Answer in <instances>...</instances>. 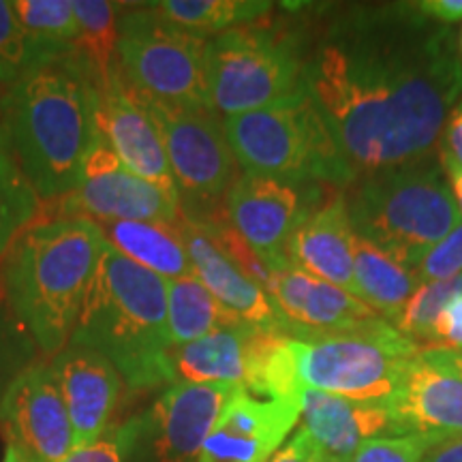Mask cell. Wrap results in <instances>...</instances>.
Returning <instances> with one entry per match:
<instances>
[{
    "label": "cell",
    "mask_w": 462,
    "mask_h": 462,
    "mask_svg": "<svg viewBox=\"0 0 462 462\" xmlns=\"http://www.w3.org/2000/svg\"><path fill=\"white\" fill-rule=\"evenodd\" d=\"M304 84L357 178L426 161L462 97V62L418 9L360 11L328 28Z\"/></svg>",
    "instance_id": "1"
},
{
    "label": "cell",
    "mask_w": 462,
    "mask_h": 462,
    "mask_svg": "<svg viewBox=\"0 0 462 462\" xmlns=\"http://www.w3.org/2000/svg\"><path fill=\"white\" fill-rule=\"evenodd\" d=\"M97 109L99 88L73 50L26 69L5 90L3 125L42 201L65 198L82 182L99 135Z\"/></svg>",
    "instance_id": "2"
},
{
    "label": "cell",
    "mask_w": 462,
    "mask_h": 462,
    "mask_svg": "<svg viewBox=\"0 0 462 462\" xmlns=\"http://www.w3.org/2000/svg\"><path fill=\"white\" fill-rule=\"evenodd\" d=\"M103 246L97 223L48 218L22 231L0 262L11 313L43 354L69 345Z\"/></svg>",
    "instance_id": "3"
},
{
    "label": "cell",
    "mask_w": 462,
    "mask_h": 462,
    "mask_svg": "<svg viewBox=\"0 0 462 462\" xmlns=\"http://www.w3.org/2000/svg\"><path fill=\"white\" fill-rule=\"evenodd\" d=\"M69 345L99 351L133 390L173 385L167 281L106 242Z\"/></svg>",
    "instance_id": "4"
},
{
    "label": "cell",
    "mask_w": 462,
    "mask_h": 462,
    "mask_svg": "<svg viewBox=\"0 0 462 462\" xmlns=\"http://www.w3.org/2000/svg\"><path fill=\"white\" fill-rule=\"evenodd\" d=\"M345 201L356 234L411 270L462 221L430 161L362 176Z\"/></svg>",
    "instance_id": "5"
},
{
    "label": "cell",
    "mask_w": 462,
    "mask_h": 462,
    "mask_svg": "<svg viewBox=\"0 0 462 462\" xmlns=\"http://www.w3.org/2000/svg\"><path fill=\"white\" fill-rule=\"evenodd\" d=\"M240 170L291 182H356L309 92L279 106L223 120Z\"/></svg>",
    "instance_id": "6"
},
{
    "label": "cell",
    "mask_w": 462,
    "mask_h": 462,
    "mask_svg": "<svg viewBox=\"0 0 462 462\" xmlns=\"http://www.w3.org/2000/svg\"><path fill=\"white\" fill-rule=\"evenodd\" d=\"M304 62L282 28L255 22L217 34L208 45L212 112L229 118L296 99L306 90Z\"/></svg>",
    "instance_id": "7"
},
{
    "label": "cell",
    "mask_w": 462,
    "mask_h": 462,
    "mask_svg": "<svg viewBox=\"0 0 462 462\" xmlns=\"http://www.w3.org/2000/svg\"><path fill=\"white\" fill-rule=\"evenodd\" d=\"M420 351L415 340L385 319L356 332L293 338L300 388L362 402L394 394Z\"/></svg>",
    "instance_id": "8"
},
{
    "label": "cell",
    "mask_w": 462,
    "mask_h": 462,
    "mask_svg": "<svg viewBox=\"0 0 462 462\" xmlns=\"http://www.w3.org/2000/svg\"><path fill=\"white\" fill-rule=\"evenodd\" d=\"M208 45L210 39L170 24L150 5L123 9L120 15V73L143 99L212 109Z\"/></svg>",
    "instance_id": "9"
},
{
    "label": "cell",
    "mask_w": 462,
    "mask_h": 462,
    "mask_svg": "<svg viewBox=\"0 0 462 462\" xmlns=\"http://www.w3.org/2000/svg\"><path fill=\"white\" fill-rule=\"evenodd\" d=\"M143 106L163 140L182 217L204 223L225 215V199L242 173L218 114L154 99Z\"/></svg>",
    "instance_id": "10"
},
{
    "label": "cell",
    "mask_w": 462,
    "mask_h": 462,
    "mask_svg": "<svg viewBox=\"0 0 462 462\" xmlns=\"http://www.w3.org/2000/svg\"><path fill=\"white\" fill-rule=\"evenodd\" d=\"M0 426L28 462H58L73 449V429L50 364L32 362L0 396Z\"/></svg>",
    "instance_id": "11"
},
{
    "label": "cell",
    "mask_w": 462,
    "mask_h": 462,
    "mask_svg": "<svg viewBox=\"0 0 462 462\" xmlns=\"http://www.w3.org/2000/svg\"><path fill=\"white\" fill-rule=\"evenodd\" d=\"M310 208L300 182L242 173L225 199L231 227L245 238L270 270L291 265L287 245Z\"/></svg>",
    "instance_id": "12"
},
{
    "label": "cell",
    "mask_w": 462,
    "mask_h": 462,
    "mask_svg": "<svg viewBox=\"0 0 462 462\" xmlns=\"http://www.w3.org/2000/svg\"><path fill=\"white\" fill-rule=\"evenodd\" d=\"M383 402L401 435H429L441 441L462 435V377L432 346H421L398 390Z\"/></svg>",
    "instance_id": "13"
},
{
    "label": "cell",
    "mask_w": 462,
    "mask_h": 462,
    "mask_svg": "<svg viewBox=\"0 0 462 462\" xmlns=\"http://www.w3.org/2000/svg\"><path fill=\"white\" fill-rule=\"evenodd\" d=\"M240 388L218 383L170 385L146 418V437L157 462H198L201 446Z\"/></svg>",
    "instance_id": "14"
},
{
    "label": "cell",
    "mask_w": 462,
    "mask_h": 462,
    "mask_svg": "<svg viewBox=\"0 0 462 462\" xmlns=\"http://www.w3.org/2000/svg\"><path fill=\"white\" fill-rule=\"evenodd\" d=\"M300 420V401L240 390L201 446L198 462H268Z\"/></svg>",
    "instance_id": "15"
},
{
    "label": "cell",
    "mask_w": 462,
    "mask_h": 462,
    "mask_svg": "<svg viewBox=\"0 0 462 462\" xmlns=\"http://www.w3.org/2000/svg\"><path fill=\"white\" fill-rule=\"evenodd\" d=\"M268 296L287 321L291 338L356 332L381 319L354 293L317 279L296 265H287L274 274Z\"/></svg>",
    "instance_id": "16"
},
{
    "label": "cell",
    "mask_w": 462,
    "mask_h": 462,
    "mask_svg": "<svg viewBox=\"0 0 462 462\" xmlns=\"http://www.w3.org/2000/svg\"><path fill=\"white\" fill-rule=\"evenodd\" d=\"M73 429V449L88 446L109 429L118 407L123 377L99 351L67 345L50 362Z\"/></svg>",
    "instance_id": "17"
},
{
    "label": "cell",
    "mask_w": 462,
    "mask_h": 462,
    "mask_svg": "<svg viewBox=\"0 0 462 462\" xmlns=\"http://www.w3.org/2000/svg\"><path fill=\"white\" fill-rule=\"evenodd\" d=\"M97 126L125 170L178 195L157 125L150 118L142 97L125 82L123 73L99 92Z\"/></svg>",
    "instance_id": "18"
},
{
    "label": "cell",
    "mask_w": 462,
    "mask_h": 462,
    "mask_svg": "<svg viewBox=\"0 0 462 462\" xmlns=\"http://www.w3.org/2000/svg\"><path fill=\"white\" fill-rule=\"evenodd\" d=\"M58 218H86V221H146L178 223L182 217L180 198L143 180L125 167L88 178L75 190L60 198Z\"/></svg>",
    "instance_id": "19"
},
{
    "label": "cell",
    "mask_w": 462,
    "mask_h": 462,
    "mask_svg": "<svg viewBox=\"0 0 462 462\" xmlns=\"http://www.w3.org/2000/svg\"><path fill=\"white\" fill-rule=\"evenodd\" d=\"M178 231L187 246V253L193 265V274L198 276L208 291L223 304L229 313L240 317L251 326L268 332L289 334L287 321L282 319L273 298L265 293L257 282H253L218 246L187 217L178 218Z\"/></svg>",
    "instance_id": "20"
},
{
    "label": "cell",
    "mask_w": 462,
    "mask_h": 462,
    "mask_svg": "<svg viewBox=\"0 0 462 462\" xmlns=\"http://www.w3.org/2000/svg\"><path fill=\"white\" fill-rule=\"evenodd\" d=\"M354 242L346 201L334 198L310 208L298 223L287 245V262L356 296Z\"/></svg>",
    "instance_id": "21"
},
{
    "label": "cell",
    "mask_w": 462,
    "mask_h": 462,
    "mask_svg": "<svg viewBox=\"0 0 462 462\" xmlns=\"http://www.w3.org/2000/svg\"><path fill=\"white\" fill-rule=\"evenodd\" d=\"M300 415L304 420L302 429L309 430L321 452L330 458L351 460L366 441L401 435L383 401L362 402L302 390Z\"/></svg>",
    "instance_id": "22"
},
{
    "label": "cell",
    "mask_w": 462,
    "mask_h": 462,
    "mask_svg": "<svg viewBox=\"0 0 462 462\" xmlns=\"http://www.w3.org/2000/svg\"><path fill=\"white\" fill-rule=\"evenodd\" d=\"M265 332L240 321L193 343L173 346L170 357L176 383H218L248 392Z\"/></svg>",
    "instance_id": "23"
},
{
    "label": "cell",
    "mask_w": 462,
    "mask_h": 462,
    "mask_svg": "<svg viewBox=\"0 0 462 462\" xmlns=\"http://www.w3.org/2000/svg\"><path fill=\"white\" fill-rule=\"evenodd\" d=\"M97 225L109 246L163 281L193 274V265L178 231V223L101 221Z\"/></svg>",
    "instance_id": "24"
},
{
    "label": "cell",
    "mask_w": 462,
    "mask_h": 462,
    "mask_svg": "<svg viewBox=\"0 0 462 462\" xmlns=\"http://www.w3.org/2000/svg\"><path fill=\"white\" fill-rule=\"evenodd\" d=\"M354 281L356 296L392 326H396L404 306L421 285L415 270L398 263L357 234L354 242Z\"/></svg>",
    "instance_id": "25"
},
{
    "label": "cell",
    "mask_w": 462,
    "mask_h": 462,
    "mask_svg": "<svg viewBox=\"0 0 462 462\" xmlns=\"http://www.w3.org/2000/svg\"><path fill=\"white\" fill-rule=\"evenodd\" d=\"M78 37L73 54L88 67L99 92L120 73L118 24L123 5L107 0H73Z\"/></svg>",
    "instance_id": "26"
},
{
    "label": "cell",
    "mask_w": 462,
    "mask_h": 462,
    "mask_svg": "<svg viewBox=\"0 0 462 462\" xmlns=\"http://www.w3.org/2000/svg\"><path fill=\"white\" fill-rule=\"evenodd\" d=\"M240 321V317L217 302L195 274L167 281V326L173 346L193 343Z\"/></svg>",
    "instance_id": "27"
},
{
    "label": "cell",
    "mask_w": 462,
    "mask_h": 462,
    "mask_svg": "<svg viewBox=\"0 0 462 462\" xmlns=\"http://www.w3.org/2000/svg\"><path fill=\"white\" fill-rule=\"evenodd\" d=\"M148 5L170 24L201 37L255 24L273 11L268 0H163Z\"/></svg>",
    "instance_id": "28"
},
{
    "label": "cell",
    "mask_w": 462,
    "mask_h": 462,
    "mask_svg": "<svg viewBox=\"0 0 462 462\" xmlns=\"http://www.w3.org/2000/svg\"><path fill=\"white\" fill-rule=\"evenodd\" d=\"M14 7L26 34L28 69L73 50L78 22L71 0H15Z\"/></svg>",
    "instance_id": "29"
},
{
    "label": "cell",
    "mask_w": 462,
    "mask_h": 462,
    "mask_svg": "<svg viewBox=\"0 0 462 462\" xmlns=\"http://www.w3.org/2000/svg\"><path fill=\"white\" fill-rule=\"evenodd\" d=\"M39 215L42 198L28 182L9 133L0 120V262L22 231L37 223Z\"/></svg>",
    "instance_id": "30"
},
{
    "label": "cell",
    "mask_w": 462,
    "mask_h": 462,
    "mask_svg": "<svg viewBox=\"0 0 462 462\" xmlns=\"http://www.w3.org/2000/svg\"><path fill=\"white\" fill-rule=\"evenodd\" d=\"M462 293V276L441 282H421L404 306L401 319L396 321V330L407 338L429 340L437 343V319L443 313L449 300Z\"/></svg>",
    "instance_id": "31"
},
{
    "label": "cell",
    "mask_w": 462,
    "mask_h": 462,
    "mask_svg": "<svg viewBox=\"0 0 462 462\" xmlns=\"http://www.w3.org/2000/svg\"><path fill=\"white\" fill-rule=\"evenodd\" d=\"M143 437H146V418L137 415L125 424L109 426L88 446L71 449L58 462H129Z\"/></svg>",
    "instance_id": "32"
},
{
    "label": "cell",
    "mask_w": 462,
    "mask_h": 462,
    "mask_svg": "<svg viewBox=\"0 0 462 462\" xmlns=\"http://www.w3.org/2000/svg\"><path fill=\"white\" fill-rule=\"evenodd\" d=\"M28 69L26 34L14 3L0 0V88H9Z\"/></svg>",
    "instance_id": "33"
},
{
    "label": "cell",
    "mask_w": 462,
    "mask_h": 462,
    "mask_svg": "<svg viewBox=\"0 0 462 462\" xmlns=\"http://www.w3.org/2000/svg\"><path fill=\"white\" fill-rule=\"evenodd\" d=\"M441 443L429 435H396L366 441L349 462H424L426 454Z\"/></svg>",
    "instance_id": "34"
},
{
    "label": "cell",
    "mask_w": 462,
    "mask_h": 462,
    "mask_svg": "<svg viewBox=\"0 0 462 462\" xmlns=\"http://www.w3.org/2000/svg\"><path fill=\"white\" fill-rule=\"evenodd\" d=\"M32 338L28 337L15 315L11 313L7 298L0 287V373H7L11 379L17 373L31 366L32 357Z\"/></svg>",
    "instance_id": "35"
},
{
    "label": "cell",
    "mask_w": 462,
    "mask_h": 462,
    "mask_svg": "<svg viewBox=\"0 0 462 462\" xmlns=\"http://www.w3.org/2000/svg\"><path fill=\"white\" fill-rule=\"evenodd\" d=\"M415 273L420 282H441L462 276V221L421 257Z\"/></svg>",
    "instance_id": "36"
},
{
    "label": "cell",
    "mask_w": 462,
    "mask_h": 462,
    "mask_svg": "<svg viewBox=\"0 0 462 462\" xmlns=\"http://www.w3.org/2000/svg\"><path fill=\"white\" fill-rule=\"evenodd\" d=\"M437 343L432 346L462 349V293L449 300L437 319Z\"/></svg>",
    "instance_id": "37"
},
{
    "label": "cell",
    "mask_w": 462,
    "mask_h": 462,
    "mask_svg": "<svg viewBox=\"0 0 462 462\" xmlns=\"http://www.w3.org/2000/svg\"><path fill=\"white\" fill-rule=\"evenodd\" d=\"M323 456L326 454L317 446L315 439L309 435V430L300 426L296 435L289 439L268 462H321Z\"/></svg>",
    "instance_id": "38"
},
{
    "label": "cell",
    "mask_w": 462,
    "mask_h": 462,
    "mask_svg": "<svg viewBox=\"0 0 462 462\" xmlns=\"http://www.w3.org/2000/svg\"><path fill=\"white\" fill-rule=\"evenodd\" d=\"M441 148L439 154L452 159L454 163L462 167V99L452 107V112L448 114L446 126L441 131Z\"/></svg>",
    "instance_id": "39"
},
{
    "label": "cell",
    "mask_w": 462,
    "mask_h": 462,
    "mask_svg": "<svg viewBox=\"0 0 462 462\" xmlns=\"http://www.w3.org/2000/svg\"><path fill=\"white\" fill-rule=\"evenodd\" d=\"M415 9L426 20L441 26L462 22V0H421L415 5Z\"/></svg>",
    "instance_id": "40"
},
{
    "label": "cell",
    "mask_w": 462,
    "mask_h": 462,
    "mask_svg": "<svg viewBox=\"0 0 462 462\" xmlns=\"http://www.w3.org/2000/svg\"><path fill=\"white\" fill-rule=\"evenodd\" d=\"M424 462H462V435L443 439L426 454Z\"/></svg>",
    "instance_id": "41"
},
{
    "label": "cell",
    "mask_w": 462,
    "mask_h": 462,
    "mask_svg": "<svg viewBox=\"0 0 462 462\" xmlns=\"http://www.w3.org/2000/svg\"><path fill=\"white\" fill-rule=\"evenodd\" d=\"M439 159H441V167H443V171H446V176H448L449 190H452V198L456 201V208H458V212L462 217V167L458 163H454L452 159L443 157V154H439Z\"/></svg>",
    "instance_id": "42"
},
{
    "label": "cell",
    "mask_w": 462,
    "mask_h": 462,
    "mask_svg": "<svg viewBox=\"0 0 462 462\" xmlns=\"http://www.w3.org/2000/svg\"><path fill=\"white\" fill-rule=\"evenodd\" d=\"M432 349H435V354L441 357V360L446 362L449 368H454V371L462 377V354L460 351L448 349V346H432Z\"/></svg>",
    "instance_id": "43"
},
{
    "label": "cell",
    "mask_w": 462,
    "mask_h": 462,
    "mask_svg": "<svg viewBox=\"0 0 462 462\" xmlns=\"http://www.w3.org/2000/svg\"><path fill=\"white\" fill-rule=\"evenodd\" d=\"M3 462H28L24 456H22L20 449H17L15 446H11V443H7V449H5V458Z\"/></svg>",
    "instance_id": "44"
},
{
    "label": "cell",
    "mask_w": 462,
    "mask_h": 462,
    "mask_svg": "<svg viewBox=\"0 0 462 462\" xmlns=\"http://www.w3.org/2000/svg\"><path fill=\"white\" fill-rule=\"evenodd\" d=\"M5 90H7V88H0V120H3V101H5Z\"/></svg>",
    "instance_id": "45"
},
{
    "label": "cell",
    "mask_w": 462,
    "mask_h": 462,
    "mask_svg": "<svg viewBox=\"0 0 462 462\" xmlns=\"http://www.w3.org/2000/svg\"><path fill=\"white\" fill-rule=\"evenodd\" d=\"M321 462H349V460H343V458H330V456H323Z\"/></svg>",
    "instance_id": "46"
},
{
    "label": "cell",
    "mask_w": 462,
    "mask_h": 462,
    "mask_svg": "<svg viewBox=\"0 0 462 462\" xmlns=\"http://www.w3.org/2000/svg\"><path fill=\"white\" fill-rule=\"evenodd\" d=\"M458 56H460V62H462V31H460V37H458Z\"/></svg>",
    "instance_id": "47"
},
{
    "label": "cell",
    "mask_w": 462,
    "mask_h": 462,
    "mask_svg": "<svg viewBox=\"0 0 462 462\" xmlns=\"http://www.w3.org/2000/svg\"><path fill=\"white\" fill-rule=\"evenodd\" d=\"M456 351H458V349H456ZM460 354H462V349H460Z\"/></svg>",
    "instance_id": "48"
}]
</instances>
